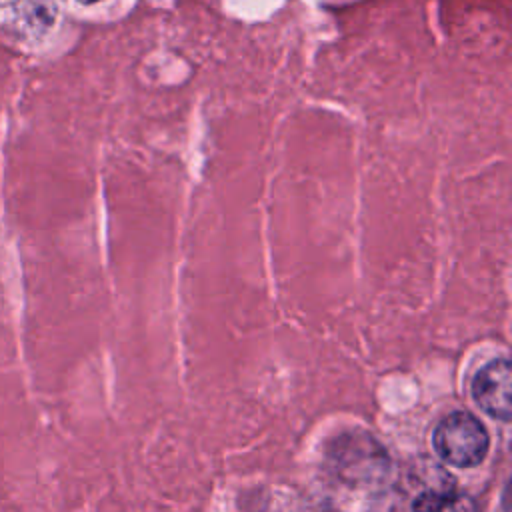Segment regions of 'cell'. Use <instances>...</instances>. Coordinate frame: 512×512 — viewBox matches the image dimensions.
I'll use <instances>...</instances> for the list:
<instances>
[{
	"label": "cell",
	"instance_id": "cell-1",
	"mask_svg": "<svg viewBox=\"0 0 512 512\" xmlns=\"http://www.w3.org/2000/svg\"><path fill=\"white\" fill-rule=\"evenodd\" d=\"M326 458L336 478L348 486L378 484L390 470V458L384 446L364 430L338 434L330 442Z\"/></svg>",
	"mask_w": 512,
	"mask_h": 512
},
{
	"label": "cell",
	"instance_id": "cell-2",
	"mask_svg": "<svg viewBox=\"0 0 512 512\" xmlns=\"http://www.w3.org/2000/svg\"><path fill=\"white\" fill-rule=\"evenodd\" d=\"M436 454L458 468L478 466L490 448L486 426L470 412H452L440 420L432 436Z\"/></svg>",
	"mask_w": 512,
	"mask_h": 512
},
{
	"label": "cell",
	"instance_id": "cell-3",
	"mask_svg": "<svg viewBox=\"0 0 512 512\" xmlns=\"http://www.w3.org/2000/svg\"><path fill=\"white\" fill-rule=\"evenodd\" d=\"M512 370L506 358L486 364L472 380V398L496 420L510 422L512 418Z\"/></svg>",
	"mask_w": 512,
	"mask_h": 512
},
{
	"label": "cell",
	"instance_id": "cell-4",
	"mask_svg": "<svg viewBox=\"0 0 512 512\" xmlns=\"http://www.w3.org/2000/svg\"><path fill=\"white\" fill-rule=\"evenodd\" d=\"M414 512H478L474 500L452 488H426L412 504Z\"/></svg>",
	"mask_w": 512,
	"mask_h": 512
},
{
	"label": "cell",
	"instance_id": "cell-5",
	"mask_svg": "<svg viewBox=\"0 0 512 512\" xmlns=\"http://www.w3.org/2000/svg\"><path fill=\"white\" fill-rule=\"evenodd\" d=\"M78 2H82V4H92V2H96V0H78Z\"/></svg>",
	"mask_w": 512,
	"mask_h": 512
}]
</instances>
